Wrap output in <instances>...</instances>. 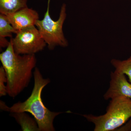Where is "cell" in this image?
<instances>
[{
	"instance_id": "cell-1",
	"label": "cell",
	"mask_w": 131,
	"mask_h": 131,
	"mask_svg": "<svg viewBox=\"0 0 131 131\" xmlns=\"http://www.w3.org/2000/svg\"><path fill=\"white\" fill-rule=\"evenodd\" d=\"M0 61L6 74L7 95L14 98L28 86L37 62L35 54L20 55L9 45L0 54Z\"/></svg>"
},
{
	"instance_id": "cell-2",
	"label": "cell",
	"mask_w": 131,
	"mask_h": 131,
	"mask_svg": "<svg viewBox=\"0 0 131 131\" xmlns=\"http://www.w3.org/2000/svg\"><path fill=\"white\" fill-rule=\"evenodd\" d=\"M34 86L30 96L23 102H19L11 107L1 101V108L12 113L28 112L33 116L40 131L55 130L53 122L54 119L62 112L50 111L43 103L42 93L44 88L50 82L49 78H44L39 69L35 68L33 73Z\"/></svg>"
},
{
	"instance_id": "cell-3",
	"label": "cell",
	"mask_w": 131,
	"mask_h": 131,
	"mask_svg": "<svg viewBox=\"0 0 131 131\" xmlns=\"http://www.w3.org/2000/svg\"><path fill=\"white\" fill-rule=\"evenodd\" d=\"M106 112L100 116L83 115L95 125L94 131L114 130L131 118V99L119 96L111 99Z\"/></svg>"
},
{
	"instance_id": "cell-4",
	"label": "cell",
	"mask_w": 131,
	"mask_h": 131,
	"mask_svg": "<svg viewBox=\"0 0 131 131\" xmlns=\"http://www.w3.org/2000/svg\"><path fill=\"white\" fill-rule=\"evenodd\" d=\"M50 0H48L47 11L43 18L38 20L35 26L47 44L48 49L52 50L57 46L67 47L69 43L64 36L63 29L64 23L67 17L66 5L65 3L62 4L58 19L55 21L50 15Z\"/></svg>"
},
{
	"instance_id": "cell-5",
	"label": "cell",
	"mask_w": 131,
	"mask_h": 131,
	"mask_svg": "<svg viewBox=\"0 0 131 131\" xmlns=\"http://www.w3.org/2000/svg\"><path fill=\"white\" fill-rule=\"evenodd\" d=\"M36 26L18 31L11 38L15 52L20 55L35 54L47 45Z\"/></svg>"
},
{
	"instance_id": "cell-6",
	"label": "cell",
	"mask_w": 131,
	"mask_h": 131,
	"mask_svg": "<svg viewBox=\"0 0 131 131\" xmlns=\"http://www.w3.org/2000/svg\"><path fill=\"white\" fill-rule=\"evenodd\" d=\"M119 96L131 99V83L127 81L124 74L115 70L111 73L110 86L104 98L108 100Z\"/></svg>"
},
{
	"instance_id": "cell-7",
	"label": "cell",
	"mask_w": 131,
	"mask_h": 131,
	"mask_svg": "<svg viewBox=\"0 0 131 131\" xmlns=\"http://www.w3.org/2000/svg\"><path fill=\"white\" fill-rule=\"evenodd\" d=\"M6 15L12 25L18 31L35 26L39 19L38 12L28 7Z\"/></svg>"
},
{
	"instance_id": "cell-8",
	"label": "cell",
	"mask_w": 131,
	"mask_h": 131,
	"mask_svg": "<svg viewBox=\"0 0 131 131\" xmlns=\"http://www.w3.org/2000/svg\"><path fill=\"white\" fill-rule=\"evenodd\" d=\"M12 114L20 125L22 131H39L35 119L31 118L26 112L12 113Z\"/></svg>"
},
{
	"instance_id": "cell-9",
	"label": "cell",
	"mask_w": 131,
	"mask_h": 131,
	"mask_svg": "<svg viewBox=\"0 0 131 131\" xmlns=\"http://www.w3.org/2000/svg\"><path fill=\"white\" fill-rule=\"evenodd\" d=\"M28 0H0V13L6 15L27 7Z\"/></svg>"
},
{
	"instance_id": "cell-10",
	"label": "cell",
	"mask_w": 131,
	"mask_h": 131,
	"mask_svg": "<svg viewBox=\"0 0 131 131\" xmlns=\"http://www.w3.org/2000/svg\"><path fill=\"white\" fill-rule=\"evenodd\" d=\"M17 32L8 20L6 15L0 13V38H12L13 34H16Z\"/></svg>"
},
{
	"instance_id": "cell-11",
	"label": "cell",
	"mask_w": 131,
	"mask_h": 131,
	"mask_svg": "<svg viewBox=\"0 0 131 131\" xmlns=\"http://www.w3.org/2000/svg\"><path fill=\"white\" fill-rule=\"evenodd\" d=\"M111 63L115 70L126 75L131 83V56L123 61L113 59L111 60Z\"/></svg>"
},
{
	"instance_id": "cell-12",
	"label": "cell",
	"mask_w": 131,
	"mask_h": 131,
	"mask_svg": "<svg viewBox=\"0 0 131 131\" xmlns=\"http://www.w3.org/2000/svg\"><path fill=\"white\" fill-rule=\"evenodd\" d=\"M7 78L4 68L1 66L0 68V96H5L7 95L6 84Z\"/></svg>"
},
{
	"instance_id": "cell-13",
	"label": "cell",
	"mask_w": 131,
	"mask_h": 131,
	"mask_svg": "<svg viewBox=\"0 0 131 131\" xmlns=\"http://www.w3.org/2000/svg\"><path fill=\"white\" fill-rule=\"evenodd\" d=\"M10 41H8L5 38H0V47L1 48H6L9 45Z\"/></svg>"
}]
</instances>
